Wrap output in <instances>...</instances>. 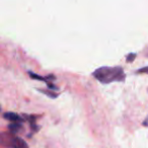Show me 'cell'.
Listing matches in <instances>:
<instances>
[{"label":"cell","instance_id":"3957f363","mask_svg":"<svg viewBox=\"0 0 148 148\" xmlns=\"http://www.w3.org/2000/svg\"><path fill=\"white\" fill-rule=\"evenodd\" d=\"M3 117L6 120L10 121L11 123H21L23 121V119L19 115H17L16 113H12V112H8V113H4Z\"/></svg>","mask_w":148,"mask_h":148},{"label":"cell","instance_id":"5b68a950","mask_svg":"<svg viewBox=\"0 0 148 148\" xmlns=\"http://www.w3.org/2000/svg\"><path fill=\"white\" fill-rule=\"evenodd\" d=\"M136 57V54L133 53V54H130V55L127 56V62H132Z\"/></svg>","mask_w":148,"mask_h":148},{"label":"cell","instance_id":"7a4b0ae2","mask_svg":"<svg viewBox=\"0 0 148 148\" xmlns=\"http://www.w3.org/2000/svg\"><path fill=\"white\" fill-rule=\"evenodd\" d=\"M7 142H8L7 146L10 148H29V145L25 140L14 135H9L7 138Z\"/></svg>","mask_w":148,"mask_h":148},{"label":"cell","instance_id":"277c9868","mask_svg":"<svg viewBox=\"0 0 148 148\" xmlns=\"http://www.w3.org/2000/svg\"><path fill=\"white\" fill-rule=\"evenodd\" d=\"M21 128V123H11L10 125L8 126V129L10 130V132L13 134L17 133Z\"/></svg>","mask_w":148,"mask_h":148},{"label":"cell","instance_id":"52a82bcc","mask_svg":"<svg viewBox=\"0 0 148 148\" xmlns=\"http://www.w3.org/2000/svg\"><path fill=\"white\" fill-rule=\"evenodd\" d=\"M138 72H140V73H142V72H145V73H148V67L141 68V69L138 70Z\"/></svg>","mask_w":148,"mask_h":148},{"label":"cell","instance_id":"8992f818","mask_svg":"<svg viewBox=\"0 0 148 148\" xmlns=\"http://www.w3.org/2000/svg\"><path fill=\"white\" fill-rule=\"evenodd\" d=\"M40 91H42V92H44L45 95H50L51 97H57V95H55V93H52V92H50V91H45V90H40Z\"/></svg>","mask_w":148,"mask_h":148},{"label":"cell","instance_id":"6da1fadb","mask_svg":"<svg viewBox=\"0 0 148 148\" xmlns=\"http://www.w3.org/2000/svg\"><path fill=\"white\" fill-rule=\"evenodd\" d=\"M93 77L101 81L103 84H109L114 81H124L125 80V73H124V69L120 66L117 67H108V66H103L92 73Z\"/></svg>","mask_w":148,"mask_h":148}]
</instances>
